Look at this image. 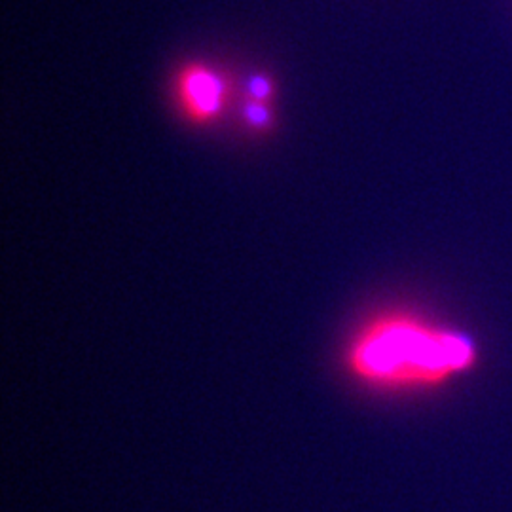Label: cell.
Segmentation results:
<instances>
[{"instance_id": "cell-1", "label": "cell", "mask_w": 512, "mask_h": 512, "mask_svg": "<svg viewBox=\"0 0 512 512\" xmlns=\"http://www.w3.org/2000/svg\"><path fill=\"white\" fill-rule=\"evenodd\" d=\"M478 363L471 334L412 311H385L355 332L346 349L349 374L380 389H431Z\"/></svg>"}, {"instance_id": "cell-4", "label": "cell", "mask_w": 512, "mask_h": 512, "mask_svg": "<svg viewBox=\"0 0 512 512\" xmlns=\"http://www.w3.org/2000/svg\"><path fill=\"white\" fill-rule=\"evenodd\" d=\"M275 93L274 80L264 73H256L251 76L247 82V97L253 101H262V103H272V97Z\"/></svg>"}, {"instance_id": "cell-2", "label": "cell", "mask_w": 512, "mask_h": 512, "mask_svg": "<svg viewBox=\"0 0 512 512\" xmlns=\"http://www.w3.org/2000/svg\"><path fill=\"white\" fill-rule=\"evenodd\" d=\"M173 90L184 118L196 126L215 124L230 103L228 78L207 63L184 65Z\"/></svg>"}, {"instance_id": "cell-3", "label": "cell", "mask_w": 512, "mask_h": 512, "mask_svg": "<svg viewBox=\"0 0 512 512\" xmlns=\"http://www.w3.org/2000/svg\"><path fill=\"white\" fill-rule=\"evenodd\" d=\"M241 120L245 126L255 131V133H264L274 128L275 114L272 110V103H262V101H253L245 99L243 109H241Z\"/></svg>"}]
</instances>
